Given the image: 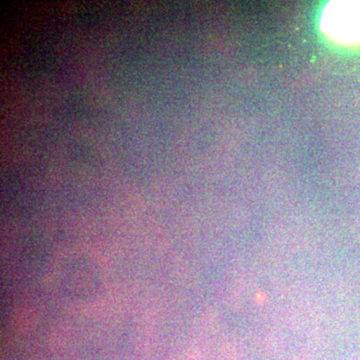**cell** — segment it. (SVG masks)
Here are the masks:
<instances>
[{
    "mask_svg": "<svg viewBox=\"0 0 360 360\" xmlns=\"http://www.w3.org/2000/svg\"><path fill=\"white\" fill-rule=\"evenodd\" d=\"M322 30L341 42L360 40V2L335 1L324 11Z\"/></svg>",
    "mask_w": 360,
    "mask_h": 360,
    "instance_id": "6da1fadb",
    "label": "cell"
}]
</instances>
